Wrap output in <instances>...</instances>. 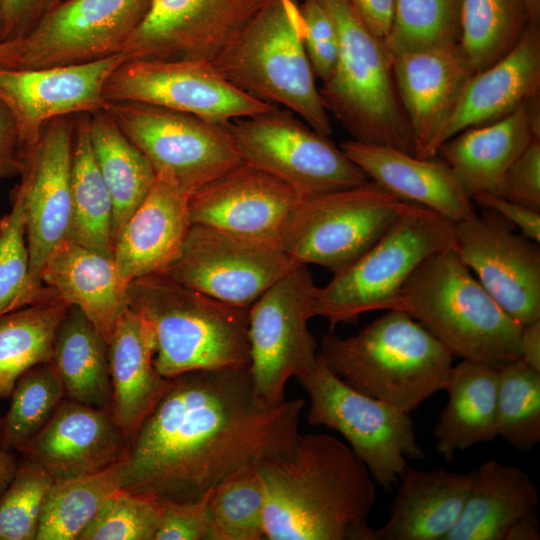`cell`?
<instances>
[{"label": "cell", "mask_w": 540, "mask_h": 540, "mask_svg": "<svg viewBox=\"0 0 540 540\" xmlns=\"http://www.w3.org/2000/svg\"><path fill=\"white\" fill-rule=\"evenodd\" d=\"M121 460V489L160 506L205 497L240 469L287 453L305 400H256L249 366L171 378Z\"/></svg>", "instance_id": "6da1fadb"}, {"label": "cell", "mask_w": 540, "mask_h": 540, "mask_svg": "<svg viewBox=\"0 0 540 540\" xmlns=\"http://www.w3.org/2000/svg\"><path fill=\"white\" fill-rule=\"evenodd\" d=\"M257 468L266 540H375L368 523L375 481L342 441L300 434L287 453Z\"/></svg>", "instance_id": "7a4b0ae2"}, {"label": "cell", "mask_w": 540, "mask_h": 540, "mask_svg": "<svg viewBox=\"0 0 540 540\" xmlns=\"http://www.w3.org/2000/svg\"><path fill=\"white\" fill-rule=\"evenodd\" d=\"M318 354L346 384L406 413L445 390L453 367V354L401 310L349 337L325 334Z\"/></svg>", "instance_id": "3957f363"}, {"label": "cell", "mask_w": 540, "mask_h": 540, "mask_svg": "<svg viewBox=\"0 0 540 540\" xmlns=\"http://www.w3.org/2000/svg\"><path fill=\"white\" fill-rule=\"evenodd\" d=\"M390 310L409 314L453 356L496 369L520 359L522 325L498 305L454 248L425 259Z\"/></svg>", "instance_id": "277c9868"}, {"label": "cell", "mask_w": 540, "mask_h": 540, "mask_svg": "<svg viewBox=\"0 0 540 540\" xmlns=\"http://www.w3.org/2000/svg\"><path fill=\"white\" fill-rule=\"evenodd\" d=\"M128 300L153 329L154 365L163 377L249 366V308L219 301L163 273L131 280Z\"/></svg>", "instance_id": "5b68a950"}, {"label": "cell", "mask_w": 540, "mask_h": 540, "mask_svg": "<svg viewBox=\"0 0 540 540\" xmlns=\"http://www.w3.org/2000/svg\"><path fill=\"white\" fill-rule=\"evenodd\" d=\"M297 0H267L211 62L232 85L285 108L316 132H332L304 41Z\"/></svg>", "instance_id": "8992f818"}, {"label": "cell", "mask_w": 540, "mask_h": 540, "mask_svg": "<svg viewBox=\"0 0 540 540\" xmlns=\"http://www.w3.org/2000/svg\"><path fill=\"white\" fill-rule=\"evenodd\" d=\"M316 1L333 23L338 45L335 71L319 88L325 108L354 140L415 155L385 40L367 27L348 0Z\"/></svg>", "instance_id": "52a82bcc"}, {"label": "cell", "mask_w": 540, "mask_h": 540, "mask_svg": "<svg viewBox=\"0 0 540 540\" xmlns=\"http://www.w3.org/2000/svg\"><path fill=\"white\" fill-rule=\"evenodd\" d=\"M454 222L403 201L400 214L354 263L317 287L314 313L331 327L376 310H390L401 288L429 256L455 247Z\"/></svg>", "instance_id": "ba28073f"}, {"label": "cell", "mask_w": 540, "mask_h": 540, "mask_svg": "<svg viewBox=\"0 0 540 540\" xmlns=\"http://www.w3.org/2000/svg\"><path fill=\"white\" fill-rule=\"evenodd\" d=\"M106 110L156 179L189 196L243 161L230 122L140 102H111Z\"/></svg>", "instance_id": "9c48e42d"}, {"label": "cell", "mask_w": 540, "mask_h": 540, "mask_svg": "<svg viewBox=\"0 0 540 540\" xmlns=\"http://www.w3.org/2000/svg\"><path fill=\"white\" fill-rule=\"evenodd\" d=\"M298 381L310 400L308 423L340 433L382 488L397 483L407 459L425 458L409 413L352 388L319 354L315 368Z\"/></svg>", "instance_id": "30bf717a"}, {"label": "cell", "mask_w": 540, "mask_h": 540, "mask_svg": "<svg viewBox=\"0 0 540 540\" xmlns=\"http://www.w3.org/2000/svg\"><path fill=\"white\" fill-rule=\"evenodd\" d=\"M403 201L372 181L300 200L278 244L298 264L337 273L361 257L400 214Z\"/></svg>", "instance_id": "8fae6325"}, {"label": "cell", "mask_w": 540, "mask_h": 540, "mask_svg": "<svg viewBox=\"0 0 540 540\" xmlns=\"http://www.w3.org/2000/svg\"><path fill=\"white\" fill-rule=\"evenodd\" d=\"M316 291L307 265L300 264L248 309L249 372L254 396L264 407L284 402L288 381L317 364L318 344L308 329Z\"/></svg>", "instance_id": "7c38bea8"}, {"label": "cell", "mask_w": 540, "mask_h": 540, "mask_svg": "<svg viewBox=\"0 0 540 540\" xmlns=\"http://www.w3.org/2000/svg\"><path fill=\"white\" fill-rule=\"evenodd\" d=\"M230 125L242 159L286 183L299 200L369 181L328 136L285 108L276 106Z\"/></svg>", "instance_id": "4fadbf2b"}, {"label": "cell", "mask_w": 540, "mask_h": 540, "mask_svg": "<svg viewBox=\"0 0 540 540\" xmlns=\"http://www.w3.org/2000/svg\"><path fill=\"white\" fill-rule=\"evenodd\" d=\"M298 265L276 242L192 224L163 274L229 305L249 308Z\"/></svg>", "instance_id": "5bb4252c"}, {"label": "cell", "mask_w": 540, "mask_h": 540, "mask_svg": "<svg viewBox=\"0 0 540 540\" xmlns=\"http://www.w3.org/2000/svg\"><path fill=\"white\" fill-rule=\"evenodd\" d=\"M104 98L140 102L231 122L264 113L274 105L251 97L200 60H127L108 78Z\"/></svg>", "instance_id": "9a60e30c"}, {"label": "cell", "mask_w": 540, "mask_h": 540, "mask_svg": "<svg viewBox=\"0 0 540 540\" xmlns=\"http://www.w3.org/2000/svg\"><path fill=\"white\" fill-rule=\"evenodd\" d=\"M151 0H62L20 42L18 68L88 63L122 53Z\"/></svg>", "instance_id": "2e32d148"}, {"label": "cell", "mask_w": 540, "mask_h": 540, "mask_svg": "<svg viewBox=\"0 0 540 540\" xmlns=\"http://www.w3.org/2000/svg\"><path fill=\"white\" fill-rule=\"evenodd\" d=\"M454 226L455 251L498 305L522 326L540 320L539 243L516 234L498 214Z\"/></svg>", "instance_id": "e0dca14e"}, {"label": "cell", "mask_w": 540, "mask_h": 540, "mask_svg": "<svg viewBox=\"0 0 540 540\" xmlns=\"http://www.w3.org/2000/svg\"><path fill=\"white\" fill-rule=\"evenodd\" d=\"M74 127L71 116L55 118L22 151L21 181L14 190L23 201L30 273L38 286H44L41 274L48 256L70 228Z\"/></svg>", "instance_id": "ac0fdd59"}, {"label": "cell", "mask_w": 540, "mask_h": 540, "mask_svg": "<svg viewBox=\"0 0 540 540\" xmlns=\"http://www.w3.org/2000/svg\"><path fill=\"white\" fill-rule=\"evenodd\" d=\"M267 0H151L128 60L212 62Z\"/></svg>", "instance_id": "d6986e66"}, {"label": "cell", "mask_w": 540, "mask_h": 540, "mask_svg": "<svg viewBox=\"0 0 540 540\" xmlns=\"http://www.w3.org/2000/svg\"><path fill=\"white\" fill-rule=\"evenodd\" d=\"M124 53L100 60L43 68L0 67V101L12 114L23 149L51 120L106 110L104 87Z\"/></svg>", "instance_id": "ffe728a7"}, {"label": "cell", "mask_w": 540, "mask_h": 540, "mask_svg": "<svg viewBox=\"0 0 540 540\" xmlns=\"http://www.w3.org/2000/svg\"><path fill=\"white\" fill-rule=\"evenodd\" d=\"M299 201L286 183L243 160L192 193L188 209L191 224L278 243Z\"/></svg>", "instance_id": "44dd1931"}, {"label": "cell", "mask_w": 540, "mask_h": 540, "mask_svg": "<svg viewBox=\"0 0 540 540\" xmlns=\"http://www.w3.org/2000/svg\"><path fill=\"white\" fill-rule=\"evenodd\" d=\"M474 74L459 44L393 55V75L412 131L415 156L433 158Z\"/></svg>", "instance_id": "7402d4cb"}, {"label": "cell", "mask_w": 540, "mask_h": 540, "mask_svg": "<svg viewBox=\"0 0 540 540\" xmlns=\"http://www.w3.org/2000/svg\"><path fill=\"white\" fill-rule=\"evenodd\" d=\"M128 445L110 406L65 397L44 428L18 451L58 482L113 466L126 456Z\"/></svg>", "instance_id": "603a6c76"}, {"label": "cell", "mask_w": 540, "mask_h": 540, "mask_svg": "<svg viewBox=\"0 0 540 540\" xmlns=\"http://www.w3.org/2000/svg\"><path fill=\"white\" fill-rule=\"evenodd\" d=\"M369 180L405 202L425 206L455 222L477 215L449 167L439 158H420L399 149L357 141L340 144Z\"/></svg>", "instance_id": "cb8c5ba5"}, {"label": "cell", "mask_w": 540, "mask_h": 540, "mask_svg": "<svg viewBox=\"0 0 540 540\" xmlns=\"http://www.w3.org/2000/svg\"><path fill=\"white\" fill-rule=\"evenodd\" d=\"M41 280L67 306L80 309L107 342L129 308V282L113 257L68 238L48 256Z\"/></svg>", "instance_id": "d4e9b609"}, {"label": "cell", "mask_w": 540, "mask_h": 540, "mask_svg": "<svg viewBox=\"0 0 540 540\" xmlns=\"http://www.w3.org/2000/svg\"><path fill=\"white\" fill-rule=\"evenodd\" d=\"M534 138L540 139V129L525 101L502 119L456 134L440 147L437 157L471 200L477 193L502 197L509 168Z\"/></svg>", "instance_id": "484cf974"}, {"label": "cell", "mask_w": 540, "mask_h": 540, "mask_svg": "<svg viewBox=\"0 0 540 540\" xmlns=\"http://www.w3.org/2000/svg\"><path fill=\"white\" fill-rule=\"evenodd\" d=\"M189 195L159 181L118 232L113 259L133 279L163 273L178 256L191 227Z\"/></svg>", "instance_id": "4316f807"}, {"label": "cell", "mask_w": 540, "mask_h": 540, "mask_svg": "<svg viewBox=\"0 0 540 540\" xmlns=\"http://www.w3.org/2000/svg\"><path fill=\"white\" fill-rule=\"evenodd\" d=\"M155 335L150 324L128 308L108 342L111 404L117 426L129 439L171 384L154 365Z\"/></svg>", "instance_id": "83f0119b"}, {"label": "cell", "mask_w": 540, "mask_h": 540, "mask_svg": "<svg viewBox=\"0 0 540 540\" xmlns=\"http://www.w3.org/2000/svg\"><path fill=\"white\" fill-rule=\"evenodd\" d=\"M539 91L540 25L531 24L507 55L469 79L446 126L444 143L463 130L508 116Z\"/></svg>", "instance_id": "f1b7e54d"}, {"label": "cell", "mask_w": 540, "mask_h": 540, "mask_svg": "<svg viewBox=\"0 0 540 540\" xmlns=\"http://www.w3.org/2000/svg\"><path fill=\"white\" fill-rule=\"evenodd\" d=\"M472 479V471H425L407 464L375 540H444L461 516Z\"/></svg>", "instance_id": "f546056e"}, {"label": "cell", "mask_w": 540, "mask_h": 540, "mask_svg": "<svg viewBox=\"0 0 540 540\" xmlns=\"http://www.w3.org/2000/svg\"><path fill=\"white\" fill-rule=\"evenodd\" d=\"M472 474L461 516L444 540H506L517 521L536 513L538 489L522 469L487 460Z\"/></svg>", "instance_id": "4dcf8cb0"}, {"label": "cell", "mask_w": 540, "mask_h": 540, "mask_svg": "<svg viewBox=\"0 0 540 540\" xmlns=\"http://www.w3.org/2000/svg\"><path fill=\"white\" fill-rule=\"evenodd\" d=\"M497 387L498 371L492 366L462 359L452 367L448 401L433 431L436 450L446 461L497 436Z\"/></svg>", "instance_id": "1f68e13d"}, {"label": "cell", "mask_w": 540, "mask_h": 540, "mask_svg": "<svg viewBox=\"0 0 540 540\" xmlns=\"http://www.w3.org/2000/svg\"><path fill=\"white\" fill-rule=\"evenodd\" d=\"M51 363L66 398L98 408L110 406L108 342L77 307L68 308L58 327Z\"/></svg>", "instance_id": "d6a6232c"}, {"label": "cell", "mask_w": 540, "mask_h": 540, "mask_svg": "<svg viewBox=\"0 0 540 540\" xmlns=\"http://www.w3.org/2000/svg\"><path fill=\"white\" fill-rule=\"evenodd\" d=\"M88 127L94 156L113 202L114 244L121 227L153 188L156 176L107 110L90 114Z\"/></svg>", "instance_id": "836d02e7"}, {"label": "cell", "mask_w": 540, "mask_h": 540, "mask_svg": "<svg viewBox=\"0 0 540 540\" xmlns=\"http://www.w3.org/2000/svg\"><path fill=\"white\" fill-rule=\"evenodd\" d=\"M89 115L75 120L72 166V214L67 238L113 257V202L101 175L89 136Z\"/></svg>", "instance_id": "e575fe53"}, {"label": "cell", "mask_w": 540, "mask_h": 540, "mask_svg": "<svg viewBox=\"0 0 540 540\" xmlns=\"http://www.w3.org/2000/svg\"><path fill=\"white\" fill-rule=\"evenodd\" d=\"M68 308L50 289L41 300L0 317V399L10 397L27 370L51 362L55 336Z\"/></svg>", "instance_id": "d590c367"}, {"label": "cell", "mask_w": 540, "mask_h": 540, "mask_svg": "<svg viewBox=\"0 0 540 540\" xmlns=\"http://www.w3.org/2000/svg\"><path fill=\"white\" fill-rule=\"evenodd\" d=\"M531 24L525 0H463L459 45L473 72L507 55Z\"/></svg>", "instance_id": "8d00e7d4"}, {"label": "cell", "mask_w": 540, "mask_h": 540, "mask_svg": "<svg viewBox=\"0 0 540 540\" xmlns=\"http://www.w3.org/2000/svg\"><path fill=\"white\" fill-rule=\"evenodd\" d=\"M121 490V461L104 470L54 482L35 540H76L103 503Z\"/></svg>", "instance_id": "74e56055"}, {"label": "cell", "mask_w": 540, "mask_h": 540, "mask_svg": "<svg viewBox=\"0 0 540 540\" xmlns=\"http://www.w3.org/2000/svg\"><path fill=\"white\" fill-rule=\"evenodd\" d=\"M9 409L0 418V448L19 450L49 422L64 400L62 380L53 366H34L16 381Z\"/></svg>", "instance_id": "f35d334b"}, {"label": "cell", "mask_w": 540, "mask_h": 540, "mask_svg": "<svg viewBox=\"0 0 540 540\" xmlns=\"http://www.w3.org/2000/svg\"><path fill=\"white\" fill-rule=\"evenodd\" d=\"M463 0H395L385 42L392 55L459 44Z\"/></svg>", "instance_id": "ab89813d"}, {"label": "cell", "mask_w": 540, "mask_h": 540, "mask_svg": "<svg viewBox=\"0 0 540 540\" xmlns=\"http://www.w3.org/2000/svg\"><path fill=\"white\" fill-rule=\"evenodd\" d=\"M265 496L257 465L235 472L208 494L215 540H266Z\"/></svg>", "instance_id": "60d3db41"}, {"label": "cell", "mask_w": 540, "mask_h": 540, "mask_svg": "<svg viewBox=\"0 0 540 540\" xmlns=\"http://www.w3.org/2000/svg\"><path fill=\"white\" fill-rule=\"evenodd\" d=\"M497 371V436L519 451L531 450L540 441V371L521 359Z\"/></svg>", "instance_id": "b9f144b4"}, {"label": "cell", "mask_w": 540, "mask_h": 540, "mask_svg": "<svg viewBox=\"0 0 540 540\" xmlns=\"http://www.w3.org/2000/svg\"><path fill=\"white\" fill-rule=\"evenodd\" d=\"M25 230L23 201L14 190L11 210L0 219V317L50 292L32 280Z\"/></svg>", "instance_id": "7bdbcfd3"}, {"label": "cell", "mask_w": 540, "mask_h": 540, "mask_svg": "<svg viewBox=\"0 0 540 540\" xmlns=\"http://www.w3.org/2000/svg\"><path fill=\"white\" fill-rule=\"evenodd\" d=\"M53 478L38 464L23 459L0 496V540H35Z\"/></svg>", "instance_id": "ee69618b"}, {"label": "cell", "mask_w": 540, "mask_h": 540, "mask_svg": "<svg viewBox=\"0 0 540 540\" xmlns=\"http://www.w3.org/2000/svg\"><path fill=\"white\" fill-rule=\"evenodd\" d=\"M161 506L125 490L109 497L76 540H154Z\"/></svg>", "instance_id": "f6af8a7d"}, {"label": "cell", "mask_w": 540, "mask_h": 540, "mask_svg": "<svg viewBox=\"0 0 540 540\" xmlns=\"http://www.w3.org/2000/svg\"><path fill=\"white\" fill-rule=\"evenodd\" d=\"M299 7L304 21L305 50L315 77L323 84L332 77L337 63L336 31L316 0H304Z\"/></svg>", "instance_id": "bcb514c9"}, {"label": "cell", "mask_w": 540, "mask_h": 540, "mask_svg": "<svg viewBox=\"0 0 540 540\" xmlns=\"http://www.w3.org/2000/svg\"><path fill=\"white\" fill-rule=\"evenodd\" d=\"M208 494L193 503L161 506L154 540H215L207 508Z\"/></svg>", "instance_id": "7dc6e473"}, {"label": "cell", "mask_w": 540, "mask_h": 540, "mask_svg": "<svg viewBox=\"0 0 540 540\" xmlns=\"http://www.w3.org/2000/svg\"><path fill=\"white\" fill-rule=\"evenodd\" d=\"M502 197L540 212V139L534 138L509 168Z\"/></svg>", "instance_id": "c3c4849f"}, {"label": "cell", "mask_w": 540, "mask_h": 540, "mask_svg": "<svg viewBox=\"0 0 540 540\" xmlns=\"http://www.w3.org/2000/svg\"><path fill=\"white\" fill-rule=\"evenodd\" d=\"M62 0H0V41L23 38Z\"/></svg>", "instance_id": "681fc988"}, {"label": "cell", "mask_w": 540, "mask_h": 540, "mask_svg": "<svg viewBox=\"0 0 540 540\" xmlns=\"http://www.w3.org/2000/svg\"><path fill=\"white\" fill-rule=\"evenodd\" d=\"M472 201L500 215L505 221L521 230L524 236L539 243L540 212L488 193H477Z\"/></svg>", "instance_id": "f907efd6"}, {"label": "cell", "mask_w": 540, "mask_h": 540, "mask_svg": "<svg viewBox=\"0 0 540 540\" xmlns=\"http://www.w3.org/2000/svg\"><path fill=\"white\" fill-rule=\"evenodd\" d=\"M22 146L16 122L0 101V181L20 173Z\"/></svg>", "instance_id": "816d5d0a"}, {"label": "cell", "mask_w": 540, "mask_h": 540, "mask_svg": "<svg viewBox=\"0 0 540 540\" xmlns=\"http://www.w3.org/2000/svg\"><path fill=\"white\" fill-rule=\"evenodd\" d=\"M367 27L385 40L392 20L395 0H348Z\"/></svg>", "instance_id": "f5cc1de1"}, {"label": "cell", "mask_w": 540, "mask_h": 540, "mask_svg": "<svg viewBox=\"0 0 540 540\" xmlns=\"http://www.w3.org/2000/svg\"><path fill=\"white\" fill-rule=\"evenodd\" d=\"M519 350L520 359L540 371V320L522 326Z\"/></svg>", "instance_id": "db71d44e"}, {"label": "cell", "mask_w": 540, "mask_h": 540, "mask_svg": "<svg viewBox=\"0 0 540 540\" xmlns=\"http://www.w3.org/2000/svg\"><path fill=\"white\" fill-rule=\"evenodd\" d=\"M540 539L539 521L536 513L517 521L509 530L506 540Z\"/></svg>", "instance_id": "11a10c76"}, {"label": "cell", "mask_w": 540, "mask_h": 540, "mask_svg": "<svg viewBox=\"0 0 540 540\" xmlns=\"http://www.w3.org/2000/svg\"><path fill=\"white\" fill-rule=\"evenodd\" d=\"M18 462L13 451L0 448V496L12 482Z\"/></svg>", "instance_id": "9f6ffc18"}, {"label": "cell", "mask_w": 540, "mask_h": 540, "mask_svg": "<svg viewBox=\"0 0 540 540\" xmlns=\"http://www.w3.org/2000/svg\"><path fill=\"white\" fill-rule=\"evenodd\" d=\"M19 59V40L0 42V67L18 68Z\"/></svg>", "instance_id": "6f0895ef"}, {"label": "cell", "mask_w": 540, "mask_h": 540, "mask_svg": "<svg viewBox=\"0 0 540 540\" xmlns=\"http://www.w3.org/2000/svg\"><path fill=\"white\" fill-rule=\"evenodd\" d=\"M525 2L532 22L540 25V0H525Z\"/></svg>", "instance_id": "680465c9"}, {"label": "cell", "mask_w": 540, "mask_h": 540, "mask_svg": "<svg viewBox=\"0 0 540 540\" xmlns=\"http://www.w3.org/2000/svg\"><path fill=\"white\" fill-rule=\"evenodd\" d=\"M1 42V41H0Z\"/></svg>", "instance_id": "91938a15"}]
</instances>
